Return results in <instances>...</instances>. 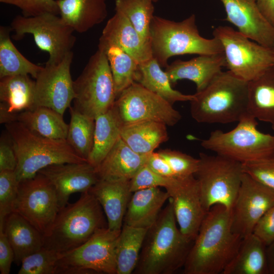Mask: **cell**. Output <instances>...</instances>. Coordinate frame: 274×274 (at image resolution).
I'll return each mask as SVG.
<instances>
[{
  "instance_id": "obj_1",
  "label": "cell",
  "mask_w": 274,
  "mask_h": 274,
  "mask_svg": "<svg viewBox=\"0 0 274 274\" xmlns=\"http://www.w3.org/2000/svg\"><path fill=\"white\" fill-rule=\"evenodd\" d=\"M243 237L231 229L230 212L221 204L207 213L183 267L184 274H223Z\"/></svg>"
},
{
  "instance_id": "obj_2",
  "label": "cell",
  "mask_w": 274,
  "mask_h": 274,
  "mask_svg": "<svg viewBox=\"0 0 274 274\" xmlns=\"http://www.w3.org/2000/svg\"><path fill=\"white\" fill-rule=\"evenodd\" d=\"M168 199L145 235L135 274H173L183 268L193 245L181 231Z\"/></svg>"
},
{
  "instance_id": "obj_3",
  "label": "cell",
  "mask_w": 274,
  "mask_h": 274,
  "mask_svg": "<svg viewBox=\"0 0 274 274\" xmlns=\"http://www.w3.org/2000/svg\"><path fill=\"white\" fill-rule=\"evenodd\" d=\"M103 209L89 191L74 203L59 209L43 247L58 254L72 251L87 241L98 229L108 227Z\"/></svg>"
},
{
  "instance_id": "obj_4",
  "label": "cell",
  "mask_w": 274,
  "mask_h": 274,
  "mask_svg": "<svg viewBox=\"0 0 274 274\" xmlns=\"http://www.w3.org/2000/svg\"><path fill=\"white\" fill-rule=\"evenodd\" d=\"M248 82L221 71L190 102L192 117L201 123L238 122L248 114Z\"/></svg>"
},
{
  "instance_id": "obj_5",
  "label": "cell",
  "mask_w": 274,
  "mask_h": 274,
  "mask_svg": "<svg viewBox=\"0 0 274 274\" xmlns=\"http://www.w3.org/2000/svg\"><path fill=\"white\" fill-rule=\"evenodd\" d=\"M5 126L17 157L15 172L18 182L35 176L49 165L88 161L79 155L66 140L45 138L18 121Z\"/></svg>"
},
{
  "instance_id": "obj_6",
  "label": "cell",
  "mask_w": 274,
  "mask_h": 274,
  "mask_svg": "<svg viewBox=\"0 0 274 274\" xmlns=\"http://www.w3.org/2000/svg\"><path fill=\"white\" fill-rule=\"evenodd\" d=\"M150 35L152 57L162 67H166L168 59L174 56L223 53L217 39H207L200 35L194 14L180 22L154 16Z\"/></svg>"
},
{
  "instance_id": "obj_7",
  "label": "cell",
  "mask_w": 274,
  "mask_h": 274,
  "mask_svg": "<svg viewBox=\"0 0 274 274\" xmlns=\"http://www.w3.org/2000/svg\"><path fill=\"white\" fill-rule=\"evenodd\" d=\"M257 125V120L248 114L229 131H212L201 146L241 163L274 157V135L261 132Z\"/></svg>"
},
{
  "instance_id": "obj_8",
  "label": "cell",
  "mask_w": 274,
  "mask_h": 274,
  "mask_svg": "<svg viewBox=\"0 0 274 274\" xmlns=\"http://www.w3.org/2000/svg\"><path fill=\"white\" fill-rule=\"evenodd\" d=\"M197 180L201 201L207 212L221 204L230 211L242 183V163L216 154H199Z\"/></svg>"
},
{
  "instance_id": "obj_9",
  "label": "cell",
  "mask_w": 274,
  "mask_h": 274,
  "mask_svg": "<svg viewBox=\"0 0 274 274\" xmlns=\"http://www.w3.org/2000/svg\"><path fill=\"white\" fill-rule=\"evenodd\" d=\"M73 107L95 119L113 107L117 98L110 65L105 53L98 49L81 74L74 81Z\"/></svg>"
},
{
  "instance_id": "obj_10",
  "label": "cell",
  "mask_w": 274,
  "mask_h": 274,
  "mask_svg": "<svg viewBox=\"0 0 274 274\" xmlns=\"http://www.w3.org/2000/svg\"><path fill=\"white\" fill-rule=\"evenodd\" d=\"M120 231L101 228L80 247L58 254L55 274H117L116 246Z\"/></svg>"
},
{
  "instance_id": "obj_11",
  "label": "cell",
  "mask_w": 274,
  "mask_h": 274,
  "mask_svg": "<svg viewBox=\"0 0 274 274\" xmlns=\"http://www.w3.org/2000/svg\"><path fill=\"white\" fill-rule=\"evenodd\" d=\"M214 37L221 43L228 71L249 82L274 65V51L251 41L238 31L228 26H219Z\"/></svg>"
},
{
  "instance_id": "obj_12",
  "label": "cell",
  "mask_w": 274,
  "mask_h": 274,
  "mask_svg": "<svg viewBox=\"0 0 274 274\" xmlns=\"http://www.w3.org/2000/svg\"><path fill=\"white\" fill-rule=\"evenodd\" d=\"M10 27L15 32L14 39L20 40L25 34H30L38 47L47 52V63L60 62L72 52L76 40L74 29L57 15L45 13L25 17L17 15L11 22Z\"/></svg>"
},
{
  "instance_id": "obj_13",
  "label": "cell",
  "mask_w": 274,
  "mask_h": 274,
  "mask_svg": "<svg viewBox=\"0 0 274 274\" xmlns=\"http://www.w3.org/2000/svg\"><path fill=\"white\" fill-rule=\"evenodd\" d=\"M56 191L42 174L19 182L13 212L19 214L43 235L52 225L59 210Z\"/></svg>"
},
{
  "instance_id": "obj_14",
  "label": "cell",
  "mask_w": 274,
  "mask_h": 274,
  "mask_svg": "<svg viewBox=\"0 0 274 274\" xmlns=\"http://www.w3.org/2000/svg\"><path fill=\"white\" fill-rule=\"evenodd\" d=\"M114 106L123 124L152 120L173 126L182 118L172 105L135 82L120 94Z\"/></svg>"
},
{
  "instance_id": "obj_15",
  "label": "cell",
  "mask_w": 274,
  "mask_h": 274,
  "mask_svg": "<svg viewBox=\"0 0 274 274\" xmlns=\"http://www.w3.org/2000/svg\"><path fill=\"white\" fill-rule=\"evenodd\" d=\"M73 52L59 63L46 62L35 79V108L45 107L63 115L75 98L71 74Z\"/></svg>"
},
{
  "instance_id": "obj_16",
  "label": "cell",
  "mask_w": 274,
  "mask_h": 274,
  "mask_svg": "<svg viewBox=\"0 0 274 274\" xmlns=\"http://www.w3.org/2000/svg\"><path fill=\"white\" fill-rule=\"evenodd\" d=\"M274 206V191L244 173L230 211L232 231L244 237L253 233L262 216Z\"/></svg>"
},
{
  "instance_id": "obj_17",
  "label": "cell",
  "mask_w": 274,
  "mask_h": 274,
  "mask_svg": "<svg viewBox=\"0 0 274 274\" xmlns=\"http://www.w3.org/2000/svg\"><path fill=\"white\" fill-rule=\"evenodd\" d=\"M182 233L194 241L207 214L194 175L170 178L164 187Z\"/></svg>"
},
{
  "instance_id": "obj_18",
  "label": "cell",
  "mask_w": 274,
  "mask_h": 274,
  "mask_svg": "<svg viewBox=\"0 0 274 274\" xmlns=\"http://www.w3.org/2000/svg\"><path fill=\"white\" fill-rule=\"evenodd\" d=\"M38 173L44 175L54 187L59 208L68 203L72 194L88 191L99 180L95 167L88 161L53 164Z\"/></svg>"
},
{
  "instance_id": "obj_19",
  "label": "cell",
  "mask_w": 274,
  "mask_h": 274,
  "mask_svg": "<svg viewBox=\"0 0 274 274\" xmlns=\"http://www.w3.org/2000/svg\"><path fill=\"white\" fill-rule=\"evenodd\" d=\"M226 20L240 33L264 47L274 48V27L262 14L255 0H221Z\"/></svg>"
},
{
  "instance_id": "obj_20",
  "label": "cell",
  "mask_w": 274,
  "mask_h": 274,
  "mask_svg": "<svg viewBox=\"0 0 274 274\" xmlns=\"http://www.w3.org/2000/svg\"><path fill=\"white\" fill-rule=\"evenodd\" d=\"M117 46L139 63L152 58L151 44L145 41L128 19L120 12L108 21L99 39L98 47Z\"/></svg>"
},
{
  "instance_id": "obj_21",
  "label": "cell",
  "mask_w": 274,
  "mask_h": 274,
  "mask_svg": "<svg viewBox=\"0 0 274 274\" xmlns=\"http://www.w3.org/2000/svg\"><path fill=\"white\" fill-rule=\"evenodd\" d=\"M130 181L99 180L89 190L101 205L106 216L108 227L121 231L132 192Z\"/></svg>"
},
{
  "instance_id": "obj_22",
  "label": "cell",
  "mask_w": 274,
  "mask_h": 274,
  "mask_svg": "<svg viewBox=\"0 0 274 274\" xmlns=\"http://www.w3.org/2000/svg\"><path fill=\"white\" fill-rule=\"evenodd\" d=\"M224 53L201 55L187 61L176 60L165 67L171 84L180 80L193 82L196 92L203 89L225 67Z\"/></svg>"
},
{
  "instance_id": "obj_23",
  "label": "cell",
  "mask_w": 274,
  "mask_h": 274,
  "mask_svg": "<svg viewBox=\"0 0 274 274\" xmlns=\"http://www.w3.org/2000/svg\"><path fill=\"white\" fill-rule=\"evenodd\" d=\"M149 155L135 152L120 137L95 167L98 178L99 180L130 181L146 164Z\"/></svg>"
},
{
  "instance_id": "obj_24",
  "label": "cell",
  "mask_w": 274,
  "mask_h": 274,
  "mask_svg": "<svg viewBox=\"0 0 274 274\" xmlns=\"http://www.w3.org/2000/svg\"><path fill=\"white\" fill-rule=\"evenodd\" d=\"M169 198L167 192L160 187L143 189L132 192L123 224L148 229L156 221Z\"/></svg>"
},
{
  "instance_id": "obj_25",
  "label": "cell",
  "mask_w": 274,
  "mask_h": 274,
  "mask_svg": "<svg viewBox=\"0 0 274 274\" xmlns=\"http://www.w3.org/2000/svg\"><path fill=\"white\" fill-rule=\"evenodd\" d=\"M60 17L74 31H87L108 15L106 0H56Z\"/></svg>"
},
{
  "instance_id": "obj_26",
  "label": "cell",
  "mask_w": 274,
  "mask_h": 274,
  "mask_svg": "<svg viewBox=\"0 0 274 274\" xmlns=\"http://www.w3.org/2000/svg\"><path fill=\"white\" fill-rule=\"evenodd\" d=\"M14 253L17 265L43 246V235L19 214L12 212L6 218L3 229Z\"/></svg>"
},
{
  "instance_id": "obj_27",
  "label": "cell",
  "mask_w": 274,
  "mask_h": 274,
  "mask_svg": "<svg viewBox=\"0 0 274 274\" xmlns=\"http://www.w3.org/2000/svg\"><path fill=\"white\" fill-rule=\"evenodd\" d=\"M120 136L133 151L141 155L153 153L168 140L166 125L152 120L123 124Z\"/></svg>"
},
{
  "instance_id": "obj_28",
  "label": "cell",
  "mask_w": 274,
  "mask_h": 274,
  "mask_svg": "<svg viewBox=\"0 0 274 274\" xmlns=\"http://www.w3.org/2000/svg\"><path fill=\"white\" fill-rule=\"evenodd\" d=\"M266 248L253 233L245 236L223 274H268Z\"/></svg>"
},
{
  "instance_id": "obj_29",
  "label": "cell",
  "mask_w": 274,
  "mask_h": 274,
  "mask_svg": "<svg viewBox=\"0 0 274 274\" xmlns=\"http://www.w3.org/2000/svg\"><path fill=\"white\" fill-rule=\"evenodd\" d=\"M248 113L274 125V65L248 82Z\"/></svg>"
},
{
  "instance_id": "obj_30",
  "label": "cell",
  "mask_w": 274,
  "mask_h": 274,
  "mask_svg": "<svg viewBox=\"0 0 274 274\" xmlns=\"http://www.w3.org/2000/svg\"><path fill=\"white\" fill-rule=\"evenodd\" d=\"M35 80L29 75H18L0 78V107L18 114L35 108Z\"/></svg>"
},
{
  "instance_id": "obj_31",
  "label": "cell",
  "mask_w": 274,
  "mask_h": 274,
  "mask_svg": "<svg viewBox=\"0 0 274 274\" xmlns=\"http://www.w3.org/2000/svg\"><path fill=\"white\" fill-rule=\"evenodd\" d=\"M123 125L114 106L95 118L93 143L88 162L95 167L100 164L121 137Z\"/></svg>"
},
{
  "instance_id": "obj_32",
  "label": "cell",
  "mask_w": 274,
  "mask_h": 274,
  "mask_svg": "<svg viewBox=\"0 0 274 274\" xmlns=\"http://www.w3.org/2000/svg\"><path fill=\"white\" fill-rule=\"evenodd\" d=\"M135 82L172 105L178 101H190L194 98V94H185L174 89L167 74L153 57L139 63Z\"/></svg>"
},
{
  "instance_id": "obj_33",
  "label": "cell",
  "mask_w": 274,
  "mask_h": 274,
  "mask_svg": "<svg viewBox=\"0 0 274 274\" xmlns=\"http://www.w3.org/2000/svg\"><path fill=\"white\" fill-rule=\"evenodd\" d=\"M63 116L51 108L38 107L18 113L17 121L45 138L66 140L68 124L64 121Z\"/></svg>"
},
{
  "instance_id": "obj_34",
  "label": "cell",
  "mask_w": 274,
  "mask_h": 274,
  "mask_svg": "<svg viewBox=\"0 0 274 274\" xmlns=\"http://www.w3.org/2000/svg\"><path fill=\"white\" fill-rule=\"evenodd\" d=\"M10 27H0V78L18 75L31 76L35 79L42 68L26 58L10 39Z\"/></svg>"
},
{
  "instance_id": "obj_35",
  "label": "cell",
  "mask_w": 274,
  "mask_h": 274,
  "mask_svg": "<svg viewBox=\"0 0 274 274\" xmlns=\"http://www.w3.org/2000/svg\"><path fill=\"white\" fill-rule=\"evenodd\" d=\"M147 230L123 225L116 246L117 274L133 272Z\"/></svg>"
},
{
  "instance_id": "obj_36",
  "label": "cell",
  "mask_w": 274,
  "mask_h": 274,
  "mask_svg": "<svg viewBox=\"0 0 274 274\" xmlns=\"http://www.w3.org/2000/svg\"><path fill=\"white\" fill-rule=\"evenodd\" d=\"M104 52L109 63L117 97L135 82L139 63L120 48L109 45L98 47Z\"/></svg>"
},
{
  "instance_id": "obj_37",
  "label": "cell",
  "mask_w": 274,
  "mask_h": 274,
  "mask_svg": "<svg viewBox=\"0 0 274 274\" xmlns=\"http://www.w3.org/2000/svg\"><path fill=\"white\" fill-rule=\"evenodd\" d=\"M69 109L71 118L66 140L79 155L87 160L93 146L95 119L73 107Z\"/></svg>"
},
{
  "instance_id": "obj_38",
  "label": "cell",
  "mask_w": 274,
  "mask_h": 274,
  "mask_svg": "<svg viewBox=\"0 0 274 274\" xmlns=\"http://www.w3.org/2000/svg\"><path fill=\"white\" fill-rule=\"evenodd\" d=\"M152 0H115V11L123 14L141 38L151 44L150 26L154 17Z\"/></svg>"
},
{
  "instance_id": "obj_39",
  "label": "cell",
  "mask_w": 274,
  "mask_h": 274,
  "mask_svg": "<svg viewBox=\"0 0 274 274\" xmlns=\"http://www.w3.org/2000/svg\"><path fill=\"white\" fill-rule=\"evenodd\" d=\"M59 255L42 247L25 257L18 274H55Z\"/></svg>"
},
{
  "instance_id": "obj_40",
  "label": "cell",
  "mask_w": 274,
  "mask_h": 274,
  "mask_svg": "<svg viewBox=\"0 0 274 274\" xmlns=\"http://www.w3.org/2000/svg\"><path fill=\"white\" fill-rule=\"evenodd\" d=\"M18 184L15 171H0V230L3 229L7 217L13 212Z\"/></svg>"
},
{
  "instance_id": "obj_41",
  "label": "cell",
  "mask_w": 274,
  "mask_h": 274,
  "mask_svg": "<svg viewBox=\"0 0 274 274\" xmlns=\"http://www.w3.org/2000/svg\"><path fill=\"white\" fill-rule=\"evenodd\" d=\"M168 162L176 177L194 175L199 159L179 151L165 149L157 152Z\"/></svg>"
},
{
  "instance_id": "obj_42",
  "label": "cell",
  "mask_w": 274,
  "mask_h": 274,
  "mask_svg": "<svg viewBox=\"0 0 274 274\" xmlns=\"http://www.w3.org/2000/svg\"><path fill=\"white\" fill-rule=\"evenodd\" d=\"M243 170L274 191V157L242 163Z\"/></svg>"
},
{
  "instance_id": "obj_43",
  "label": "cell",
  "mask_w": 274,
  "mask_h": 274,
  "mask_svg": "<svg viewBox=\"0 0 274 274\" xmlns=\"http://www.w3.org/2000/svg\"><path fill=\"white\" fill-rule=\"evenodd\" d=\"M0 2L18 7L25 17L45 13L59 14L56 0H0Z\"/></svg>"
},
{
  "instance_id": "obj_44",
  "label": "cell",
  "mask_w": 274,
  "mask_h": 274,
  "mask_svg": "<svg viewBox=\"0 0 274 274\" xmlns=\"http://www.w3.org/2000/svg\"><path fill=\"white\" fill-rule=\"evenodd\" d=\"M170 178L155 173L145 164L130 180V190L133 192L138 190L149 188H164Z\"/></svg>"
},
{
  "instance_id": "obj_45",
  "label": "cell",
  "mask_w": 274,
  "mask_h": 274,
  "mask_svg": "<svg viewBox=\"0 0 274 274\" xmlns=\"http://www.w3.org/2000/svg\"><path fill=\"white\" fill-rule=\"evenodd\" d=\"M266 246L274 242V206L260 219L253 231Z\"/></svg>"
},
{
  "instance_id": "obj_46",
  "label": "cell",
  "mask_w": 274,
  "mask_h": 274,
  "mask_svg": "<svg viewBox=\"0 0 274 274\" xmlns=\"http://www.w3.org/2000/svg\"><path fill=\"white\" fill-rule=\"evenodd\" d=\"M17 160L12 143L7 133L2 136L0 142V171H15Z\"/></svg>"
},
{
  "instance_id": "obj_47",
  "label": "cell",
  "mask_w": 274,
  "mask_h": 274,
  "mask_svg": "<svg viewBox=\"0 0 274 274\" xmlns=\"http://www.w3.org/2000/svg\"><path fill=\"white\" fill-rule=\"evenodd\" d=\"M14 260V253L3 230H0V272L9 274L12 263Z\"/></svg>"
},
{
  "instance_id": "obj_48",
  "label": "cell",
  "mask_w": 274,
  "mask_h": 274,
  "mask_svg": "<svg viewBox=\"0 0 274 274\" xmlns=\"http://www.w3.org/2000/svg\"><path fill=\"white\" fill-rule=\"evenodd\" d=\"M146 165L155 173L168 178L176 177L166 160L157 152L150 154Z\"/></svg>"
},
{
  "instance_id": "obj_49",
  "label": "cell",
  "mask_w": 274,
  "mask_h": 274,
  "mask_svg": "<svg viewBox=\"0 0 274 274\" xmlns=\"http://www.w3.org/2000/svg\"><path fill=\"white\" fill-rule=\"evenodd\" d=\"M260 11L274 27V0H255Z\"/></svg>"
},
{
  "instance_id": "obj_50",
  "label": "cell",
  "mask_w": 274,
  "mask_h": 274,
  "mask_svg": "<svg viewBox=\"0 0 274 274\" xmlns=\"http://www.w3.org/2000/svg\"><path fill=\"white\" fill-rule=\"evenodd\" d=\"M268 274H274V242L266 248Z\"/></svg>"
},
{
  "instance_id": "obj_51",
  "label": "cell",
  "mask_w": 274,
  "mask_h": 274,
  "mask_svg": "<svg viewBox=\"0 0 274 274\" xmlns=\"http://www.w3.org/2000/svg\"><path fill=\"white\" fill-rule=\"evenodd\" d=\"M152 1L153 2V3H156L158 2L159 0H152Z\"/></svg>"
},
{
  "instance_id": "obj_52",
  "label": "cell",
  "mask_w": 274,
  "mask_h": 274,
  "mask_svg": "<svg viewBox=\"0 0 274 274\" xmlns=\"http://www.w3.org/2000/svg\"><path fill=\"white\" fill-rule=\"evenodd\" d=\"M272 129L274 130V125L271 126Z\"/></svg>"
},
{
  "instance_id": "obj_53",
  "label": "cell",
  "mask_w": 274,
  "mask_h": 274,
  "mask_svg": "<svg viewBox=\"0 0 274 274\" xmlns=\"http://www.w3.org/2000/svg\"><path fill=\"white\" fill-rule=\"evenodd\" d=\"M273 51H274V48L273 49Z\"/></svg>"
}]
</instances>
